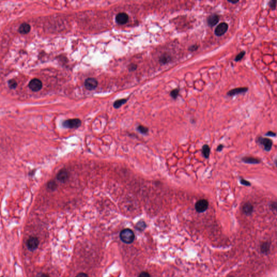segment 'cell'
<instances>
[{"mask_svg":"<svg viewBox=\"0 0 277 277\" xmlns=\"http://www.w3.org/2000/svg\"><path fill=\"white\" fill-rule=\"evenodd\" d=\"M253 211V206L250 202H246L242 206V212L246 215H250Z\"/></svg>","mask_w":277,"mask_h":277,"instance_id":"obj_12","label":"cell"},{"mask_svg":"<svg viewBox=\"0 0 277 277\" xmlns=\"http://www.w3.org/2000/svg\"><path fill=\"white\" fill-rule=\"evenodd\" d=\"M57 183L54 180H50L47 183V187L51 191H54L57 189Z\"/></svg>","mask_w":277,"mask_h":277,"instance_id":"obj_17","label":"cell"},{"mask_svg":"<svg viewBox=\"0 0 277 277\" xmlns=\"http://www.w3.org/2000/svg\"><path fill=\"white\" fill-rule=\"evenodd\" d=\"M75 277H89V276H88V274H87L86 273L81 272V273L78 274Z\"/></svg>","mask_w":277,"mask_h":277,"instance_id":"obj_30","label":"cell"},{"mask_svg":"<svg viewBox=\"0 0 277 277\" xmlns=\"http://www.w3.org/2000/svg\"></svg>","mask_w":277,"mask_h":277,"instance_id":"obj_38","label":"cell"},{"mask_svg":"<svg viewBox=\"0 0 277 277\" xmlns=\"http://www.w3.org/2000/svg\"><path fill=\"white\" fill-rule=\"evenodd\" d=\"M242 161L244 162L245 163H251V164H257V163H259L260 162V160L257 158H253V157H244L242 158Z\"/></svg>","mask_w":277,"mask_h":277,"instance_id":"obj_15","label":"cell"},{"mask_svg":"<svg viewBox=\"0 0 277 277\" xmlns=\"http://www.w3.org/2000/svg\"><path fill=\"white\" fill-rule=\"evenodd\" d=\"M219 21V17L217 14H213L209 17L207 19V23L209 26H214Z\"/></svg>","mask_w":277,"mask_h":277,"instance_id":"obj_11","label":"cell"},{"mask_svg":"<svg viewBox=\"0 0 277 277\" xmlns=\"http://www.w3.org/2000/svg\"><path fill=\"white\" fill-rule=\"evenodd\" d=\"M270 207L272 209H277V202H272L271 204L270 205Z\"/></svg>","mask_w":277,"mask_h":277,"instance_id":"obj_33","label":"cell"},{"mask_svg":"<svg viewBox=\"0 0 277 277\" xmlns=\"http://www.w3.org/2000/svg\"><path fill=\"white\" fill-rule=\"evenodd\" d=\"M266 136H270V137H276V134L274 133L273 132L270 131V132H268L266 134Z\"/></svg>","mask_w":277,"mask_h":277,"instance_id":"obj_34","label":"cell"},{"mask_svg":"<svg viewBox=\"0 0 277 277\" xmlns=\"http://www.w3.org/2000/svg\"><path fill=\"white\" fill-rule=\"evenodd\" d=\"M223 148H224V146H223L222 145H219L218 147H217V150L219 151V152H220V151H222V150L223 149Z\"/></svg>","mask_w":277,"mask_h":277,"instance_id":"obj_35","label":"cell"},{"mask_svg":"<svg viewBox=\"0 0 277 277\" xmlns=\"http://www.w3.org/2000/svg\"><path fill=\"white\" fill-rule=\"evenodd\" d=\"M120 238L121 241L126 244H131L133 242L135 235L133 232L130 229L126 228L122 230L120 233Z\"/></svg>","mask_w":277,"mask_h":277,"instance_id":"obj_1","label":"cell"},{"mask_svg":"<svg viewBox=\"0 0 277 277\" xmlns=\"http://www.w3.org/2000/svg\"><path fill=\"white\" fill-rule=\"evenodd\" d=\"M228 2H230V3H232V4H236V3H237V2H238V1H228Z\"/></svg>","mask_w":277,"mask_h":277,"instance_id":"obj_36","label":"cell"},{"mask_svg":"<svg viewBox=\"0 0 277 277\" xmlns=\"http://www.w3.org/2000/svg\"><path fill=\"white\" fill-rule=\"evenodd\" d=\"M146 223L143 221H140L138 222L136 225V228L139 231H143L146 228Z\"/></svg>","mask_w":277,"mask_h":277,"instance_id":"obj_19","label":"cell"},{"mask_svg":"<svg viewBox=\"0 0 277 277\" xmlns=\"http://www.w3.org/2000/svg\"><path fill=\"white\" fill-rule=\"evenodd\" d=\"M228 24L225 22L219 24L215 28V35L218 36L223 35L227 32V30L228 29Z\"/></svg>","mask_w":277,"mask_h":277,"instance_id":"obj_8","label":"cell"},{"mask_svg":"<svg viewBox=\"0 0 277 277\" xmlns=\"http://www.w3.org/2000/svg\"><path fill=\"white\" fill-rule=\"evenodd\" d=\"M138 277H150V275L146 272H141Z\"/></svg>","mask_w":277,"mask_h":277,"instance_id":"obj_27","label":"cell"},{"mask_svg":"<svg viewBox=\"0 0 277 277\" xmlns=\"http://www.w3.org/2000/svg\"><path fill=\"white\" fill-rule=\"evenodd\" d=\"M210 148L209 147V145H204L202 148V153L204 157L205 158H209L210 154Z\"/></svg>","mask_w":277,"mask_h":277,"instance_id":"obj_16","label":"cell"},{"mask_svg":"<svg viewBox=\"0 0 277 277\" xmlns=\"http://www.w3.org/2000/svg\"><path fill=\"white\" fill-rule=\"evenodd\" d=\"M179 90L178 89H175L173 90L172 91H171V96L174 99H176L178 96L179 95Z\"/></svg>","mask_w":277,"mask_h":277,"instance_id":"obj_23","label":"cell"},{"mask_svg":"<svg viewBox=\"0 0 277 277\" xmlns=\"http://www.w3.org/2000/svg\"><path fill=\"white\" fill-rule=\"evenodd\" d=\"M98 81L94 78H87L85 82V86L89 91L94 90L98 86Z\"/></svg>","mask_w":277,"mask_h":277,"instance_id":"obj_6","label":"cell"},{"mask_svg":"<svg viewBox=\"0 0 277 277\" xmlns=\"http://www.w3.org/2000/svg\"><path fill=\"white\" fill-rule=\"evenodd\" d=\"M39 245V240L35 237H30L27 241V246L30 251L36 250Z\"/></svg>","mask_w":277,"mask_h":277,"instance_id":"obj_4","label":"cell"},{"mask_svg":"<svg viewBox=\"0 0 277 277\" xmlns=\"http://www.w3.org/2000/svg\"><path fill=\"white\" fill-rule=\"evenodd\" d=\"M269 248H270V245L268 242H264L261 246V251L264 253L267 252L269 251Z\"/></svg>","mask_w":277,"mask_h":277,"instance_id":"obj_21","label":"cell"},{"mask_svg":"<svg viewBox=\"0 0 277 277\" xmlns=\"http://www.w3.org/2000/svg\"><path fill=\"white\" fill-rule=\"evenodd\" d=\"M245 55V52H241V53H240L238 55L236 56V58L235 59V61H239L241 60Z\"/></svg>","mask_w":277,"mask_h":277,"instance_id":"obj_24","label":"cell"},{"mask_svg":"<svg viewBox=\"0 0 277 277\" xmlns=\"http://www.w3.org/2000/svg\"><path fill=\"white\" fill-rule=\"evenodd\" d=\"M36 277H49V275L47 274L44 273H40L37 274Z\"/></svg>","mask_w":277,"mask_h":277,"instance_id":"obj_32","label":"cell"},{"mask_svg":"<svg viewBox=\"0 0 277 277\" xmlns=\"http://www.w3.org/2000/svg\"><path fill=\"white\" fill-rule=\"evenodd\" d=\"M8 85H9V88H11V89H15L17 88V82L15 80L12 79V80H10L8 81Z\"/></svg>","mask_w":277,"mask_h":277,"instance_id":"obj_22","label":"cell"},{"mask_svg":"<svg viewBox=\"0 0 277 277\" xmlns=\"http://www.w3.org/2000/svg\"><path fill=\"white\" fill-rule=\"evenodd\" d=\"M198 46L193 45V46H192L189 47V50L191 51V52H194V51H196V49H198Z\"/></svg>","mask_w":277,"mask_h":277,"instance_id":"obj_31","label":"cell"},{"mask_svg":"<svg viewBox=\"0 0 277 277\" xmlns=\"http://www.w3.org/2000/svg\"><path fill=\"white\" fill-rule=\"evenodd\" d=\"M170 57L168 56H163L160 59V62L163 63H166L169 61Z\"/></svg>","mask_w":277,"mask_h":277,"instance_id":"obj_25","label":"cell"},{"mask_svg":"<svg viewBox=\"0 0 277 277\" xmlns=\"http://www.w3.org/2000/svg\"><path fill=\"white\" fill-rule=\"evenodd\" d=\"M274 163H275V164H276V166L277 167V157L276 158V159H275V160H274Z\"/></svg>","mask_w":277,"mask_h":277,"instance_id":"obj_37","label":"cell"},{"mask_svg":"<svg viewBox=\"0 0 277 277\" xmlns=\"http://www.w3.org/2000/svg\"><path fill=\"white\" fill-rule=\"evenodd\" d=\"M137 68V65H134V64H132V65H130L129 66V70L130 71H134L135 70H136V69Z\"/></svg>","mask_w":277,"mask_h":277,"instance_id":"obj_29","label":"cell"},{"mask_svg":"<svg viewBox=\"0 0 277 277\" xmlns=\"http://www.w3.org/2000/svg\"><path fill=\"white\" fill-rule=\"evenodd\" d=\"M30 28V26L28 23H23L19 27V32L21 34H27L29 33Z\"/></svg>","mask_w":277,"mask_h":277,"instance_id":"obj_14","label":"cell"},{"mask_svg":"<svg viewBox=\"0 0 277 277\" xmlns=\"http://www.w3.org/2000/svg\"><path fill=\"white\" fill-rule=\"evenodd\" d=\"M209 202L206 199H200L195 204V209L196 212L202 213L207 210L209 207Z\"/></svg>","mask_w":277,"mask_h":277,"instance_id":"obj_3","label":"cell"},{"mask_svg":"<svg viewBox=\"0 0 277 277\" xmlns=\"http://www.w3.org/2000/svg\"><path fill=\"white\" fill-rule=\"evenodd\" d=\"M248 90V88H246V87L235 88V89H233L232 90H231L230 91H228L227 95L228 96H234L235 95L239 94H241V93H245V92L247 91Z\"/></svg>","mask_w":277,"mask_h":277,"instance_id":"obj_13","label":"cell"},{"mask_svg":"<svg viewBox=\"0 0 277 277\" xmlns=\"http://www.w3.org/2000/svg\"><path fill=\"white\" fill-rule=\"evenodd\" d=\"M81 121L79 119H71L64 121L62 122V126L67 128L76 129L81 125Z\"/></svg>","mask_w":277,"mask_h":277,"instance_id":"obj_2","label":"cell"},{"mask_svg":"<svg viewBox=\"0 0 277 277\" xmlns=\"http://www.w3.org/2000/svg\"><path fill=\"white\" fill-rule=\"evenodd\" d=\"M137 130L140 133L143 134H146L148 133V130H149L148 128L145 127L142 125H139L138 127H137Z\"/></svg>","mask_w":277,"mask_h":277,"instance_id":"obj_20","label":"cell"},{"mask_svg":"<svg viewBox=\"0 0 277 277\" xmlns=\"http://www.w3.org/2000/svg\"><path fill=\"white\" fill-rule=\"evenodd\" d=\"M128 20V15L125 13H120L116 17V21L117 23L120 24H124L127 22Z\"/></svg>","mask_w":277,"mask_h":277,"instance_id":"obj_10","label":"cell"},{"mask_svg":"<svg viewBox=\"0 0 277 277\" xmlns=\"http://www.w3.org/2000/svg\"><path fill=\"white\" fill-rule=\"evenodd\" d=\"M68 172L65 169H62L57 174L56 178L61 183H65L68 178Z\"/></svg>","mask_w":277,"mask_h":277,"instance_id":"obj_9","label":"cell"},{"mask_svg":"<svg viewBox=\"0 0 277 277\" xmlns=\"http://www.w3.org/2000/svg\"><path fill=\"white\" fill-rule=\"evenodd\" d=\"M258 141L259 143L263 146L265 150L266 151H270L272 147V141L270 139L260 137L258 139Z\"/></svg>","mask_w":277,"mask_h":277,"instance_id":"obj_7","label":"cell"},{"mask_svg":"<svg viewBox=\"0 0 277 277\" xmlns=\"http://www.w3.org/2000/svg\"><path fill=\"white\" fill-rule=\"evenodd\" d=\"M126 102H127L126 99H121V100H117L114 103V104H113L114 107L115 108H119L121 106H122L123 104H124Z\"/></svg>","mask_w":277,"mask_h":277,"instance_id":"obj_18","label":"cell"},{"mask_svg":"<svg viewBox=\"0 0 277 277\" xmlns=\"http://www.w3.org/2000/svg\"><path fill=\"white\" fill-rule=\"evenodd\" d=\"M276 4H277L276 1H270V2L269 3V5H270L271 8H275V7L276 6Z\"/></svg>","mask_w":277,"mask_h":277,"instance_id":"obj_28","label":"cell"},{"mask_svg":"<svg viewBox=\"0 0 277 277\" xmlns=\"http://www.w3.org/2000/svg\"><path fill=\"white\" fill-rule=\"evenodd\" d=\"M29 87L33 91H38L42 87V83L37 78H34L30 81Z\"/></svg>","mask_w":277,"mask_h":277,"instance_id":"obj_5","label":"cell"},{"mask_svg":"<svg viewBox=\"0 0 277 277\" xmlns=\"http://www.w3.org/2000/svg\"><path fill=\"white\" fill-rule=\"evenodd\" d=\"M240 183H241L242 184V185H245V186H250V185H251L250 183H249V182L248 181H246V180H245V179H242L240 180Z\"/></svg>","mask_w":277,"mask_h":277,"instance_id":"obj_26","label":"cell"}]
</instances>
